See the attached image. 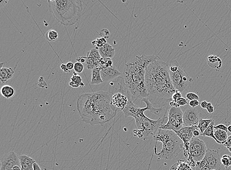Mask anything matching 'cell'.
<instances>
[{
  "instance_id": "obj_1",
  "label": "cell",
  "mask_w": 231,
  "mask_h": 170,
  "mask_svg": "<svg viewBox=\"0 0 231 170\" xmlns=\"http://www.w3.org/2000/svg\"><path fill=\"white\" fill-rule=\"evenodd\" d=\"M145 84L147 98L152 104L159 108H171L169 104L176 90L171 81L168 63L159 57L150 63L145 72Z\"/></svg>"
},
{
  "instance_id": "obj_2",
  "label": "cell",
  "mask_w": 231,
  "mask_h": 170,
  "mask_svg": "<svg viewBox=\"0 0 231 170\" xmlns=\"http://www.w3.org/2000/svg\"><path fill=\"white\" fill-rule=\"evenodd\" d=\"M142 102H145L147 107L140 108L130 101L123 110L126 118L132 117L135 119L137 129L134 131L135 136L146 139L154 137L161 126L166 124L168 120V113L164 116L166 110L163 108H154L148 98H144Z\"/></svg>"
},
{
  "instance_id": "obj_3",
  "label": "cell",
  "mask_w": 231,
  "mask_h": 170,
  "mask_svg": "<svg viewBox=\"0 0 231 170\" xmlns=\"http://www.w3.org/2000/svg\"><path fill=\"white\" fill-rule=\"evenodd\" d=\"M112 94L108 91L85 93L79 96L77 109L82 121L92 125L104 124L117 115L111 106Z\"/></svg>"
},
{
  "instance_id": "obj_4",
  "label": "cell",
  "mask_w": 231,
  "mask_h": 170,
  "mask_svg": "<svg viewBox=\"0 0 231 170\" xmlns=\"http://www.w3.org/2000/svg\"><path fill=\"white\" fill-rule=\"evenodd\" d=\"M156 55H142L130 60L125 65L123 77L134 101L148 98L145 84V72L150 63L158 59Z\"/></svg>"
},
{
  "instance_id": "obj_5",
  "label": "cell",
  "mask_w": 231,
  "mask_h": 170,
  "mask_svg": "<svg viewBox=\"0 0 231 170\" xmlns=\"http://www.w3.org/2000/svg\"><path fill=\"white\" fill-rule=\"evenodd\" d=\"M82 3L78 0L48 1L50 12L58 22L67 26L78 21L83 11Z\"/></svg>"
},
{
  "instance_id": "obj_6",
  "label": "cell",
  "mask_w": 231,
  "mask_h": 170,
  "mask_svg": "<svg viewBox=\"0 0 231 170\" xmlns=\"http://www.w3.org/2000/svg\"><path fill=\"white\" fill-rule=\"evenodd\" d=\"M154 138L156 141L163 144L161 151L155 153L160 159L170 160L175 158L183 149V142L174 131L159 129Z\"/></svg>"
},
{
  "instance_id": "obj_7",
  "label": "cell",
  "mask_w": 231,
  "mask_h": 170,
  "mask_svg": "<svg viewBox=\"0 0 231 170\" xmlns=\"http://www.w3.org/2000/svg\"><path fill=\"white\" fill-rule=\"evenodd\" d=\"M169 73L172 85L175 90L181 92L183 95H185V97L187 93H189L193 79L180 65L177 71L174 72L169 71Z\"/></svg>"
},
{
  "instance_id": "obj_8",
  "label": "cell",
  "mask_w": 231,
  "mask_h": 170,
  "mask_svg": "<svg viewBox=\"0 0 231 170\" xmlns=\"http://www.w3.org/2000/svg\"><path fill=\"white\" fill-rule=\"evenodd\" d=\"M183 127V112L180 107H171L168 110V120L159 129L179 131Z\"/></svg>"
},
{
  "instance_id": "obj_9",
  "label": "cell",
  "mask_w": 231,
  "mask_h": 170,
  "mask_svg": "<svg viewBox=\"0 0 231 170\" xmlns=\"http://www.w3.org/2000/svg\"><path fill=\"white\" fill-rule=\"evenodd\" d=\"M207 148L203 140L193 137L190 142L189 152L192 160L195 162L201 161L206 155Z\"/></svg>"
},
{
  "instance_id": "obj_10",
  "label": "cell",
  "mask_w": 231,
  "mask_h": 170,
  "mask_svg": "<svg viewBox=\"0 0 231 170\" xmlns=\"http://www.w3.org/2000/svg\"><path fill=\"white\" fill-rule=\"evenodd\" d=\"M196 129H199L197 126L191 127H183L179 131H174L183 142V151L185 158L188 160L190 159L191 161L193 162L195 161L192 160L190 154L189 145L190 142L193 137V132Z\"/></svg>"
},
{
  "instance_id": "obj_11",
  "label": "cell",
  "mask_w": 231,
  "mask_h": 170,
  "mask_svg": "<svg viewBox=\"0 0 231 170\" xmlns=\"http://www.w3.org/2000/svg\"><path fill=\"white\" fill-rule=\"evenodd\" d=\"M130 101L134 102L132 97L128 93L117 92L112 94L111 106L115 113L123 112Z\"/></svg>"
},
{
  "instance_id": "obj_12",
  "label": "cell",
  "mask_w": 231,
  "mask_h": 170,
  "mask_svg": "<svg viewBox=\"0 0 231 170\" xmlns=\"http://www.w3.org/2000/svg\"><path fill=\"white\" fill-rule=\"evenodd\" d=\"M180 108L183 112V127L198 126L200 119L197 108L187 105Z\"/></svg>"
},
{
  "instance_id": "obj_13",
  "label": "cell",
  "mask_w": 231,
  "mask_h": 170,
  "mask_svg": "<svg viewBox=\"0 0 231 170\" xmlns=\"http://www.w3.org/2000/svg\"><path fill=\"white\" fill-rule=\"evenodd\" d=\"M204 159L207 162V166L211 170H221V158L219 150L207 149Z\"/></svg>"
},
{
  "instance_id": "obj_14",
  "label": "cell",
  "mask_w": 231,
  "mask_h": 170,
  "mask_svg": "<svg viewBox=\"0 0 231 170\" xmlns=\"http://www.w3.org/2000/svg\"><path fill=\"white\" fill-rule=\"evenodd\" d=\"M15 166H21L19 156L14 151H10L2 158L0 170H11Z\"/></svg>"
},
{
  "instance_id": "obj_15",
  "label": "cell",
  "mask_w": 231,
  "mask_h": 170,
  "mask_svg": "<svg viewBox=\"0 0 231 170\" xmlns=\"http://www.w3.org/2000/svg\"><path fill=\"white\" fill-rule=\"evenodd\" d=\"M100 70V75L104 82H110L121 76V73L114 66Z\"/></svg>"
},
{
  "instance_id": "obj_16",
  "label": "cell",
  "mask_w": 231,
  "mask_h": 170,
  "mask_svg": "<svg viewBox=\"0 0 231 170\" xmlns=\"http://www.w3.org/2000/svg\"><path fill=\"white\" fill-rule=\"evenodd\" d=\"M102 58H113L115 54V50L112 46L107 43L102 47L98 48Z\"/></svg>"
},
{
  "instance_id": "obj_17",
  "label": "cell",
  "mask_w": 231,
  "mask_h": 170,
  "mask_svg": "<svg viewBox=\"0 0 231 170\" xmlns=\"http://www.w3.org/2000/svg\"><path fill=\"white\" fill-rule=\"evenodd\" d=\"M21 170H33V163L36 162L33 158L26 155L19 156Z\"/></svg>"
},
{
  "instance_id": "obj_18",
  "label": "cell",
  "mask_w": 231,
  "mask_h": 170,
  "mask_svg": "<svg viewBox=\"0 0 231 170\" xmlns=\"http://www.w3.org/2000/svg\"><path fill=\"white\" fill-rule=\"evenodd\" d=\"M16 66H15V68ZM15 69L6 68L3 67L0 70V82L1 84H4L11 79L15 73Z\"/></svg>"
},
{
  "instance_id": "obj_19",
  "label": "cell",
  "mask_w": 231,
  "mask_h": 170,
  "mask_svg": "<svg viewBox=\"0 0 231 170\" xmlns=\"http://www.w3.org/2000/svg\"><path fill=\"white\" fill-rule=\"evenodd\" d=\"M207 63L211 68L214 69L216 71H219L223 64L221 59L214 55H210L208 57Z\"/></svg>"
},
{
  "instance_id": "obj_20",
  "label": "cell",
  "mask_w": 231,
  "mask_h": 170,
  "mask_svg": "<svg viewBox=\"0 0 231 170\" xmlns=\"http://www.w3.org/2000/svg\"><path fill=\"white\" fill-rule=\"evenodd\" d=\"M69 85L74 88L83 87L85 86V84L83 83V80L81 76L77 74L75 72H73V75L70 78V82H69Z\"/></svg>"
},
{
  "instance_id": "obj_21",
  "label": "cell",
  "mask_w": 231,
  "mask_h": 170,
  "mask_svg": "<svg viewBox=\"0 0 231 170\" xmlns=\"http://www.w3.org/2000/svg\"><path fill=\"white\" fill-rule=\"evenodd\" d=\"M104 83L100 75V68H94L92 70V79L91 84L92 85H98Z\"/></svg>"
},
{
  "instance_id": "obj_22",
  "label": "cell",
  "mask_w": 231,
  "mask_h": 170,
  "mask_svg": "<svg viewBox=\"0 0 231 170\" xmlns=\"http://www.w3.org/2000/svg\"><path fill=\"white\" fill-rule=\"evenodd\" d=\"M1 93L4 98L10 99L15 96V91L13 87L5 85L1 88Z\"/></svg>"
},
{
  "instance_id": "obj_23",
  "label": "cell",
  "mask_w": 231,
  "mask_h": 170,
  "mask_svg": "<svg viewBox=\"0 0 231 170\" xmlns=\"http://www.w3.org/2000/svg\"><path fill=\"white\" fill-rule=\"evenodd\" d=\"M214 124H215V121H214L209 124V126L207 128V129L204 131L202 134H201V135L202 136H204V137L212 138L214 139V140H215V142H216L217 143L222 144L221 142H219L217 140V139L216 138V137L214 136Z\"/></svg>"
},
{
  "instance_id": "obj_24",
  "label": "cell",
  "mask_w": 231,
  "mask_h": 170,
  "mask_svg": "<svg viewBox=\"0 0 231 170\" xmlns=\"http://www.w3.org/2000/svg\"><path fill=\"white\" fill-rule=\"evenodd\" d=\"M171 170H192L189 164L182 160H179L177 163L174 164Z\"/></svg>"
},
{
  "instance_id": "obj_25",
  "label": "cell",
  "mask_w": 231,
  "mask_h": 170,
  "mask_svg": "<svg viewBox=\"0 0 231 170\" xmlns=\"http://www.w3.org/2000/svg\"><path fill=\"white\" fill-rule=\"evenodd\" d=\"M214 136L217 140L221 142L222 145L225 143L228 137L227 132L220 129L214 130Z\"/></svg>"
},
{
  "instance_id": "obj_26",
  "label": "cell",
  "mask_w": 231,
  "mask_h": 170,
  "mask_svg": "<svg viewBox=\"0 0 231 170\" xmlns=\"http://www.w3.org/2000/svg\"><path fill=\"white\" fill-rule=\"evenodd\" d=\"M214 121V120L212 119H203L201 118L200 119L198 127L200 131V132H201V135L204 133L206 129H207V128L209 127V124Z\"/></svg>"
},
{
  "instance_id": "obj_27",
  "label": "cell",
  "mask_w": 231,
  "mask_h": 170,
  "mask_svg": "<svg viewBox=\"0 0 231 170\" xmlns=\"http://www.w3.org/2000/svg\"><path fill=\"white\" fill-rule=\"evenodd\" d=\"M87 57L92 58L93 59L96 60H100L102 57L100 56L99 53V50L98 48H95L94 49H91L89 52L87 53Z\"/></svg>"
},
{
  "instance_id": "obj_28",
  "label": "cell",
  "mask_w": 231,
  "mask_h": 170,
  "mask_svg": "<svg viewBox=\"0 0 231 170\" xmlns=\"http://www.w3.org/2000/svg\"><path fill=\"white\" fill-rule=\"evenodd\" d=\"M113 62L111 58H101L99 61V68L100 69L103 68H108L112 66Z\"/></svg>"
},
{
  "instance_id": "obj_29",
  "label": "cell",
  "mask_w": 231,
  "mask_h": 170,
  "mask_svg": "<svg viewBox=\"0 0 231 170\" xmlns=\"http://www.w3.org/2000/svg\"><path fill=\"white\" fill-rule=\"evenodd\" d=\"M46 38L48 41L53 42L56 41L58 38V34L56 30H50L46 33Z\"/></svg>"
},
{
  "instance_id": "obj_30",
  "label": "cell",
  "mask_w": 231,
  "mask_h": 170,
  "mask_svg": "<svg viewBox=\"0 0 231 170\" xmlns=\"http://www.w3.org/2000/svg\"><path fill=\"white\" fill-rule=\"evenodd\" d=\"M107 40L103 37H100V38H97L96 40H94L92 42V44L93 46H96L98 48H100L104 46L106 43H107Z\"/></svg>"
},
{
  "instance_id": "obj_31",
  "label": "cell",
  "mask_w": 231,
  "mask_h": 170,
  "mask_svg": "<svg viewBox=\"0 0 231 170\" xmlns=\"http://www.w3.org/2000/svg\"><path fill=\"white\" fill-rule=\"evenodd\" d=\"M221 162L225 168L230 167L231 166V156L227 154L224 155L221 158Z\"/></svg>"
},
{
  "instance_id": "obj_32",
  "label": "cell",
  "mask_w": 231,
  "mask_h": 170,
  "mask_svg": "<svg viewBox=\"0 0 231 170\" xmlns=\"http://www.w3.org/2000/svg\"><path fill=\"white\" fill-rule=\"evenodd\" d=\"M84 69V65L82 63H80V62H77L75 64L74 70L77 73L80 74L81 73L83 72Z\"/></svg>"
},
{
  "instance_id": "obj_33",
  "label": "cell",
  "mask_w": 231,
  "mask_h": 170,
  "mask_svg": "<svg viewBox=\"0 0 231 170\" xmlns=\"http://www.w3.org/2000/svg\"><path fill=\"white\" fill-rule=\"evenodd\" d=\"M185 98H186L187 100H189L190 101H193V100H199L200 98L198 95L195 93L192 92H189L187 93Z\"/></svg>"
},
{
  "instance_id": "obj_34",
  "label": "cell",
  "mask_w": 231,
  "mask_h": 170,
  "mask_svg": "<svg viewBox=\"0 0 231 170\" xmlns=\"http://www.w3.org/2000/svg\"><path fill=\"white\" fill-rule=\"evenodd\" d=\"M176 102L180 107L186 106V105H188V104L187 99L186 98H185V97H181V98L178 99L176 101Z\"/></svg>"
},
{
  "instance_id": "obj_35",
  "label": "cell",
  "mask_w": 231,
  "mask_h": 170,
  "mask_svg": "<svg viewBox=\"0 0 231 170\" xmlns=\"http://www.w3.org/2000/svg\"><path fill=\"white\" fill-rule=\"evenodd\" d=\"M110 32L107 29H104L101 30L100 32V35L102 36V37L105 38V39H107L110 37Z\"/></svg>"
},
{
  "instance_id": "obj_36",
  "label": "cell",
  "mask_w": 231,
  "mask_h": 170,
  "mask_svg": "<svg viewBox=\"0 0 231 170\" xmlns=\"http://www.w3.org/2000/svg\"><path fill=\"white\" fill-rule=\"evenodd\" d=\"M182 96H183V95H182L181 92L179 91L178 90H176L175 93H174L173 95H172V101L176 102V101L178 99L183 97Z\"/></svg>"
},
{
  "instance_id": "obj_37",
  "label": "cell",
  "mask_w": 231,
  "mask_h": 170,
  "mask_svg": "<svg viewBox=\"0 0 231 170\" xmlns=\"http://www.w3.org/2000/svg\"><path fill=\"white\" fill-rule=\"evenodd\" d=\"M214 129L216 130V129H220L222 131H226V132L228 133V128L227 127L225 124H219L217 125V126H214Z\"/></svg>"
},
{
  "instance_id": "obj_38",
  "label": "cell",
  "mask_w": 231,
  "mask_h": 170,
  "mask_svg": "<svg viewBox=\"0 0 231 170\" xmlns=\"http://www.w3.org/2000/svg\"><path fill=\"white\" fill-rule=\"evenodd\" d=\"M201 102H199V101L198 100H193V101H190L189 102V105L190 107H192V108H196L198 106H199Z\"/></svg>"
},
{
  "instance_id": "obj_39",
  "label": "cell",
  "mask_w": 231,
  "mask_h": 170,
  "mask_svg": "<svg viewBox=\"0 0 231 170\" xmlns=\"http://www.w3.org/2000/svg\"><path fill=\"white\" fill-rule=\"evenodd\" d=\"M206 109L209 114H212L214 111V106H212V104L210 102H208Z\"/></svg>"
},
{
  "instance_id": "obj_40",
  "label": "cell",
  "mask_w": 231,
  "mask_h": 170,
  "mask_svg": "<svg viewBox=\"0 0 231 170\" xmlns=\"http://www.w3.org/2000/svg\"><path fill=\"white\" fill-rule=\"evenodd\" d=\"M223 145L224 146L226 147L228 149L231 147V135L228 136L226 141L225 142V143L223 144Z\"/></svg>"
},
{
  "instance_id": "obj_41",
  "label": "cell",
  "mask_w": 231,
  "mask_h": 170,
  "mask_svg": "<svg viewBox=\"0 0 231 170\" xmlns=\"http://www.w3.org/2000/svg\"><path fill=\"white\" fill-rule=\"evenodd\" d=\"M74 65H75V64H73L72 62H68L66 64L67 68H68V69L69 70V71L72 70L74 69Z\"/></svg>"
},
{
  "instance_id": "obj_42",
  "label": "cell",
  "mask_w": 231,
  "mask_h": 170,
  "mask_svg": "<svg viewBox=\"0 0 231 170\" xmlns=\"http://www.w3.org/2000/svg\"><path fill=\"white\" fill-rule=\"evenodd\" d=\"M61 69L63 71H64V72L69 73L70 71L68 69L66 64H65L64 63H63L61 65Z\"/></svg>"
},
{
  "instance_id": "obj_43",
  "label": "cell",
  "mask_w": 231,
  "mask_h": 170,
  "mask_svg": "<svg viewBox=\"0 0 231 170\" xmlns=\"http://www.w3.org/2000/svg\"><path fill=\"white\" fill-rule=\"evenodd\" d=\"M201 135V132L199 129H196L193 132V137H198Z\"/></svg>"
},
{
  "instance_id": "obj_44",
  "label": "cell",
  "mask_w": 231,
  "mask_h": 170,
  "mask_svg": "<svg viewBox=\"0 0 231 170\" xmlns=\"http://www.w3.org/2000/svg\"><path fill=\"white\" fill-rule=\"evenodd\" d=\"M207 104H208V102H207V101H202L200 103V106L202 108L206 109L207 107Z\"/></svg>"
},
{
  "instance_id": "obj_45",
  "label": "cell",
  "mask_w": 231,
  "mask_h": 170,
  "mask_svg": "<svg viewBox=\"0 0 231 170\" xmlns=\"http://www.w3.org/2000/svg\"><path fill=\"white\" fill-rule=\"evenodd\" d=\"M33 170H42L38 163H37L36 162L33 163Z\"/></svg>"
},
{
  "instance_id": "obj_46",
  "label": "cell",
  "mask_w": 231,
  "mask_h": 170,
  "mask_svg": "<svg viewBox=\"0 0 231 170\" xmlns=\"http://www.w3.org/2000/svg\"><path fill=\"white\" fill-rule=\"evenodd\" d=\"M196 170H211L207 166H206L204 167L201 168H198L196 167Z\"/></svg>"
},
{
  "instance_id": "obj_47",
  "label": "cell",
  "mask_w": 231,
  "mask_h": 170,
  "mask_svg": "<svg viewBox=\"0 0 231 170\" xmlns=\"http://www.w3.org/2000/svg\"><path fill=\"white\" fill-rule=\"evenodd\" d=\"M11 170H21V166H15V167L13 168Z\"/></svg>"
},
{
  "instance_id": "obj_48",
  "label": "cell",
  "mask_w": 231,
  "mask_h": 170,
  "mask_svg": "<svg viewBox=\"0 0 231 170\" xmlns=\"http://www.w3.org/2000/svg\"><path fill=\"white\" fill-rule=\"evenodd\" d=\"M227 128H228V131L230 132V133H231V125H230V126H229L227 127Z\"/></svg>"
},
{
  "instance_id": "obj_49",
  "label": "cell",
  "mask_w": 231,
  "mask_h": 170,
  "mask_svg": "<svg viewBox=\"0 0 231 170\" xmlns=\"http://www.w3.org/2000/svg\"><path fill=\"white\" fill-rule=\"evenodd\" d=\"M225 170H231V166H230V167L225 168Z\"/></svg>"
},
{
  "instance_id": "obj_50",
  "label": "cell",
  "mask_w": 231,
  "mask_h": 170,
  "mask_svg": "<svg viewBox=\"0 0 231 170\" xmlns=\"http://www.w3.org/2000/svg\"><path fill=\"white\" fill-rule=\"evenodd\" d=\"M228 150H229V151L231 153V147L229 148L228 149Z\"/></svg>"
},
{
  "instance_id": "obj_51",
  "label": "cell",
  "mask_w": 231,
  "mask_h": 170,
  "mask_svg": "<svg viewBox=\"0 0 231 170\" xmlns=\"http://www.w3.org/2000/svg\"></svg>"
}]
</instances>
